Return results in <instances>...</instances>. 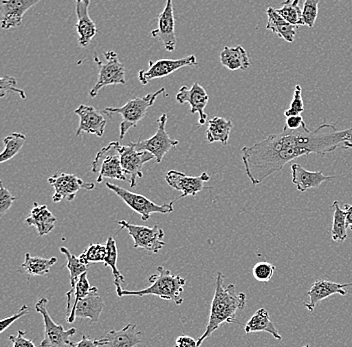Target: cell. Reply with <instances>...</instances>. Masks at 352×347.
Listing matches in <instances>:
<instances>
[{"label": "cell", "instance_id": "obj_1", "mask_svg": "<svg viewBox=\"0 0 352 347\" xmlns=\"http://www.w3.org/2000/svg\"><path fill=\"white\" fill-rule=\"evenodd\" d=\"M303 155L307 153L294 146L285 131L241 149L246 175L254 186L280 171L288 162Z\"/></svg>", "mask_w": 352, "mask_h": 347}, {"label": "cell", "instance_id": "obj_2", "mask_svg": "<svg viewBox=\"0 0 352 347\" xmlns=\"http://www.w3.org/2000/svg\"><path fill=\"white\" fill-rule=\"evenodd\" d=\"M246 307V294L237 293L234 284L224 287V276L217 272L215 291L211 302L208 324L204 335L198 338V346L224 324H239L236 313Z\"/></svg>", "mask_w": 352, "mask_h": 347}, {"label": "cell", "instance_id": "obj_3", "mask_svg": "<svg viewBox=\"0 0 352 347\" xmlns=\"http://www.w3.org/2000/svg\"><path fill=\"white\" fill-rule=\"evenodd\" d=\"M294 146L305 151L307 155L310 153L325 155L332 153L346 142H352V126L344 131H338L336 124H322L314 131H310L307 124L297 131L285 128Z\"/></svg>", "mask_w": 352, "mask_h": 347}, {"label": "cell", "instance_id": "obj_4", "mask_svg": "<svg viewBox=\"0 0 352 347\" xmlns=\"http://www.w3.org/2000/svg\"><path fill=\"white\" fill-rule=\"evenodd\" d=\"M151 287L142 291H125L123 289L121 293L122 296H143L153 295L165 300H170L175 304L182 305L184 298L182 294L186 287V280L179 276H173L170 270L164 269V267H157V273L149 276Z\"/></svg>", "mask_w": 352, "mask_h": 347}, {"label": "cell", "instance_id": "obj_5", "mask_svg": "<svg viewBox=\"0 0 352 347\" xmlns=\"http://www.w3.org/2000/svg\"><path fill=\"white\" fill-rule=\"evenodd\" d=\"M164 94L167 96L166 89L164 87L158 89L153 93L147 94L144 98H136L129 100L126 104L121 107H107L104 109L105 114L109 116L113 114H120L122 117V122L120 124V139L124 138L125 135L129 133V129L136 127L138 122L146 115L149 107H153L154 102L157 100L158 96Z\"/></svg>", "mask_w": 352, "mask_h": 347}, {"label": "cell", "instance_id": "obj_6", "mask_svg": "<svg viewBox=\"0 0 352 347\" xmlns=\"http://www.w3.org/2000/svg\"><path fill=\"white\" fill-rule=\"evenodd\" d=\"M107 188L116 193L120 199L125 202L127 206L131 208L134 212L138 213L142 216L143 221H147L151 219L153 213H160V214H168L175 210V201L168 202L164 204H156L153 201L143 197L142 194L131 192L116 184H112L111 182L105 183Z\"/></svg>", "mask_w": 352, "mask_h": 347}, {"label": "cell", "instance_id": "obj_7", "mask_svg": "<svg viewBox=\"0 0 352 347\" xmlns=\"http://www.w3.org/2000/svg\"><path fill=\"white\" fill-rule=\"evenodd\" d=\"M120 142H110L101 148L92 162L91 171L98 175L96 182L101 183L104 179L126 180V175L121 166L120 155L118 151Z\"/></svg>", "mask_w": 352, "mask_h": 347}, {"label": "cell", "instance_id": "obj_8", "mask_svg": "<svg viewBox=\"0 0 352 347\" xmlns=\"http://www.w3.org/2000/svg\"><path fill=\"white\" fill-rule=\"evenodd\" d=\"M107 61L102 63L98 58V54L94 56V61L98 65L99 76L98 82L90 90V98H94L98 96L99 91L109 85H125V68L120 63L118 56L113 50H109L104 54Z\"/></svg>", "mask_w": 352, "mask_h": 347}, {"label": "cell", "instance_id": "obj_9", "mask_svg": "<svg viewBox=\"0 0 352 347\" xmlns=\"http://www.w3.org/2000/svg\"><path fill=\"white\" fill-rule=\"evenodd\" d=\"M47 298H41L35 304V311L41 313L44 322V338L41 347H69L70 337L76 333V328L65 329L55 324L47 311Z\"/></svg>", "mask_w": 352, "mask_h": 347}, {"label": "cell", "instance_id": "obj_10", "mask_svg": "<svg viewBox=\"0 0 352 347\" xmlns=\"http://www.w3.org/2000/svg\"><path fill=\"white\" fill-rule=\"evenodd\" d=\"M121 230H126L133 239L134 248H142L146 251L158 254L165 247L164 232L158 225L153 227L132 224L126 221H118Z\"/></svg>", "mask_w": 352, "mask_h": 347}, {"label": "cell", "instance_id": "obj_11", "mask_svg": "<svg viewBox=\"0 0 352 347\" xmlns=\"http://www.w3.org/2000/svg\"><path fill=\"white\" fill-rule=\"evenodd\" d=\"M167 114L164 113L157 120L158 128L155 135L148 139L132 142V146L138 151H147L155 158L156 162L160 164L164 160V155L173 147L179 144V142L169 137L166 131Z\"/></svg>", "mask_w": 352, "mask_h": 347}, {"label": "cell", "instance_id": "obj_12", "mask_svg": "<svg viewBox=\"0 0 352 347\" xmlns=\"http://www.w3.org/2000/svg\"><path fill=\"white\" fill-rule=\"evenodd\" d=\"M48 183L54 188L52 197L54 202L63 201H72L76 199V193L80 190H94L96 184L85 182L76 175L70 173H55L47 179Z\"/></svg>", "mask_w": 352, "mask_h": 347}, {"label": "cell", "instance_id": "obj_13", "mask_svg": "<svg viewBox=\"0 0 352 347\" xmlns=\"http://www.w3.org/2000/svg\"><path fill=\"white\" fill-rule=\"evenodd\" d=\"M118 151L120 155L121 166L125 175L129 177L131 188H135L138 179L143 177V166L153 159L154 157L147 151L136 150L132 146V142L129 146H121L120 144Z\"/></svg>", "mask_w": 352, "mask_h": 347}, {"label": "cell", "instance_id": "obj_14", "mask_svg": "<svg viewBox=\"0 0 352 347\" xmlns=\"http://www.w3.org/2000/svg\"><path fill=\"white\" fill-rule=\"evenodd\" d=\"M197 65L195 56H188L180 59H160V60L149 61L148 70H140L138 78L143 85H147L151 80L170 76L173 72L186 67H195Z\"/></svg>", "mask_w": 352, "mask_h": 347}, {"label": "cell", "instance_id": "obj_15", "mask_svg": "<svg viewBox=\"0 0 352 347\" xmlns=\"http://www.w3.org/2000/svg\"><path fill=\"white\" fill-rule=\"evenodd\" d=\"M176 100L180 104L188 103L190 109L189 112L191 114L197 113L198 124L204 125L208 122V114L206 113V107L208 105L209 96L206 90L199 85V83H193L192 87H180L179 91L176 94Z\"/></svg>", "mask_w": 352, "mask_h": 347}, {"label": "cell", "instance_id": "obj_16", "mask_svg": "<svg viewBox=\"0 0 352 347\" xmlns=\"http://www.w3.org/2000/svg\"><path fill=\"white\" fill-rule=\"evenodd\" d=\"M210 179L206 172L201 173L199 177H187L184 172L177 170H170L165 175V181L173 190L182 191L179 199L184 197H195L198 192L204 190H208L204 183Z\"/></svg>", "mask_w": 352, "mask_h": 347}, {"label": "cell", "instance_id": "obj_17", "mask_svg": "<svg viewBox=\"0 0 352 347\" xmlns=\"http://www.w3.org/2000/svg\"><path fill=\"white\" fill-rule=\"evenodd\" d=\"M39 0H0L2 30H11L21 25L24 14Z\"/></svg>", "mask_w": 352, "mask_h": 347}, {"label": "cell", "instance_id": "obj_18", "mask_svg": "<svg viewBox=\"0 0 352 347\" xmlns=\"http://www.w3.org/2000/svg\"><path fill=\"white\" fill-rule=\"evenodd\" d=\"M155 38H160L167 52L175 49V17L173 2L168 0L165 4L164 12L158 15V27L151 32Z\"/></svg>", "mask_w": 352, "mask_h": 347}, {"label": "cell", "instance_id": "obj_19", "mask_svg": "<svg viewBox=\"0 0 352 347\" xmlns=\"http://www.w3.org/2000/svg\"><path fill=\"white\" fill-rule=\"evenodd\" d=\"M104 309V302L98 294V289L94 287L87 298L81 300L76 306H72L67 317L68 324H74L76 318H88L92 322H98L99 316Z\"/></svg>", "mask_w": 352, "mask_h": 347}, {"label": "cell", "instance_id": "obj_20", "mask_svg": "<svg viewBox=\"0 0 352 347\" xmlns=\"http://www.w3.org/2000/svg\"><path fill=\"white\" fill-rule=\"evenodd\" d=\"M74 113L79 116V126L76 131V136L82 133H89L101 137L104 133L107 120L104 116L94 107L81 104L76 109Z\"/></svg>", "mask_w": 352, "mask_h": 347}, {"label": "cell", "instance_id": "obj_21", "mask_svg": "<svg viewBox=\"0 0 352 347\" xmlns=\"http://www.w3.org/2000/svg\"><path fill=\"white\" fill-rule=\"evenodd\" d=\"M352 287V283H341L333 282V281L318 280L312 284L309 291L307 292L309 302H305V309L309 313H314L316 309V304L321 300L333 295V294H340V295H346V287Z\"/></svg>", "mask_w": 352, "mask_h": 347}, {"label": "cell", "instance_id": "obj_22", "mask_svg": "<svg viewBox=\"0 0 352 347\" xmlns=\"http://www.w3.org/2000/svg\"><path fill=\"white\" fill-rule=\"evenodd\" d=\"M89 0H78L76 2V28L78 34L79 45L82 47L89 45L91 39L98 34V27L89 16Z\"/></svg>", "mask_w": 352, "mask_h": 347}, {"label": "cell", "instance_id": "obj_23", "mask_svg": "<svg viewBox=\"0 0 352 347\" xmlns=\"http://www.w3.org/2000/svg\"><path fill=\"white\" fill-rule=\"evenodd\" d=\"M292 183L299 192H305L310 188H319L323 182L329 181L336 177H327L321 171H309L303 168L300 164L292 166Z\"/></svg>", "mask_w": 352, "mask_h": 347}, {"label": "cell", "instance_id": "obj_24", "mask_svg": "<svg viewBox=\"0 0 352 347\" xmlns=\"http://www.w3.org/2000/svg\"><path fill=\"white\" fill-rule=\"evenodd\" d=\"M104 338L102 347H135L142 342V333L136 331L135 324H129L120 331L112 328Z\"/></svg>", "mask_w": 352, "mask_h": 347}, {"label": "cell", "instance_id": "obj_25", "mask_svg": "<svg viewBox=\"0 0 352 347\" xmlns=\"http://www.w3.org/2000/svg\"><path fill=\"white\" fill-rule=\"evenodd\" d=\"M56 223V217L48 210L47 206L38 205L36 202L30 210L28 219L24 221L26 225L34 226L36 228L39 236L50 234L54 230Z\"/></svg>", "mask_w": 352, "mask_h": 347}, {"label": "cell", "instance_id": "obj_26", "mask_svg": "<svg viewBox=\"0 0 352 347\" xmlns=\"http://www.w3.org/2000/svg\"><path fill=\"white\" fill-rule=\"evenodd\" d=\"M61 254H65L66 258H67V263H66V269L69 270V276H70V289L69 291L66 292V311L67 313H70V311H72V295H74V291H76V287L77 282L79 281V278L82 274H85V272H87L88 267L87 265H83L81 262L80 259L77 258V256H74L72 252L68 250V248L65 247H60Z\"/></svg>", "mask_w": 352, "mask_h": 347}, {"label": "cell", "instance_id": "obj_27", "mask_svg": "<svg viewBox=\"0 0 352 347\" xmlns=\"http://www.w3.org/2000/svg\"><path fill=\"white\" fill-rule=\"evenodd\" d=\"M220 63L231 71L246 70L252 65L248 52L241 45L235 46V47H228V46L224 47L220 52Z\"/></svg>", "mask_w": 352, "mask_h": 347}, {"label": "cell", "instance_id": "obj_28", "mask_svg": "<svg viewBox=\"0 0 352 347\" xmlns=\"http://www.w3.org/2000/svg\"><path fill=\"white\" fill-rule=\"evenodd\" d=\"M266 15L268 17L266 30H272L274 34L278 35L280 38L285 39L286 43H292L296 38L297 26L292 25L285 21L280 15L277 13L274 8H270L266 10Z\"/></svg>", "mask_w": 352, "mask_h": 347}, {"label": "cell", "instance_id": "obj_29", "mask_svg": "<svg viewBox=\"0 0 352 347\" xmlns=\"http://www.w3.org/2000/svg\"><path fill=\"white\" fill-rule=\"evenodd\" d=\"M244 331L246 333H267L270 335L274 336L275 339L281 340L283 336L275 328L274 324L270 320V313L265 309H261L255 311L248 324L244 326Z\"/></svg>", "mask_w": 352, "mask_h": 347}, {"label": "cell", "instance_id": "obj_30", "mask_svg": "<svg viewBox=\"0 0 352 347\" xmlns=\"http://www.w3.org/2000/svg\"><path fill=\"white\" fill-rule=\"evenodd\" d=\"M232 128L233 122L230 120H226L219 116L211 118L208 120V127L206 131L208 142L209 144L220 142L223 146H228Z\"/></svg>", "mask_w": 352, "mask_h": 347}, {"label": "cell", "instance_id": "obj_31", "mask_svg": "<svg viewBox=\"0 0 352 347\" xmlns=\"http://www.w3.org/2000/svg\"><path fill=\"white\" fill-rule=\"evenodd\" d=\"M107 256L104 260V267H109L112 270V274L114 278V285L116 287V293L118 298H121L123 289L121 287V283H126L124 276L120 273V270L118 269V247H116V240L113 237L109 236L107 241Z\"/></svg>", "mask_w": 352, "mask_h": 347}, {"label": "cell", "instance_id": "obj_32", "mask_svg": "<svg viewBox=\"0 0 352 347\" xmlns=\"http://www.w3.org/2000/svg\"><path fill=\"white\" fill-rule=\"evenodd\" d=\"M57 258H35L30 254H25V260L22 263V269L28 276H43L50 273V269L56 265Z\"/></svg>", "mask_w": 352, "mask_h": 347}, {"label": "cell", "instance_id": "obj_33", "mask_svg": "<svg viewBox=\"0 0 352 347\" xmlns=\"http://www.w3.org/2000/svg\"><path fill=\"white\" fill-rule=\"evenodd\" d=\"M331 206L333 208V223L330 230L332 240L343 243L347 238L346 213L340 208L338 201H333Z\"/></svg>", "mask_w": 352, "mask_h": 347}, {"label": "cell", "instance_id": "obj_34", "mask_svg": "<svg viewBox=\"0 0 352 347\" xmlns=\"http://www.w3.org/2000/svg\"><path fill=\"white\" fill-rule=\"evenodd\" d=\"M299 3H300L299 0H292V1L288 0L283 2L280 8H275V10L285 21L298 27V26L305 25L302 21V10L299 8Z\"/></svg>", "mask_w": 352, "mask_h": 347}, {"label": "cell", "instance_id": "obj_35", "mask_svg": "<svg viewBox=\"0 0 352 347\" xmlns=\"http://www.w3.org/2000/svg\"><path fill=\"white\" fill-rule=\"evenodd\" d=\"M25 142L26 136L22 135V133H14L6 136L3 140L6 148H4L1 155H0V162L4 164V162L8 161V160L12 159L15 155H19Z\"/></svg>", "mask_w": 352, "mask_h": 347}, {"label": "cell", "instance_id": "obj_36", "mask_svg": "<svg viewBox=\"0 0 352 347\" xmlns=\"http://www.w3.org/2000/svg\"><path fill=\"white\" fill-rule=\"evenodd\" d=\"M107 256V245H90L85 248V251L78 256L83 265L88 263L104 262Z\"/></svg>", "mask_w": 352, "mask_h": 347}, {"label": "cell", "instance_id": "obj_37", "mask_svg": "<svg viewBox=\"0 0 352 347\" xmlns=\"http://www.w3.org/2000/svg\"><path fill=\"white\" fill-rule=\"evenodd\" d=\"M319 0H305L303 2L302 21L305 25L314 27L318 15Z\"/></svg>", "mask_w": 352, "mask_h": 347}, {"label": "cell", "instance_id": "obj_38", "mask_svg": "<svg viewBox=\"0 0 352 347\" xmlns=\"http://www.w3.org/2000/svg\"><path fill=\"white\" fill-rule=\"evenodd\" d=\"M276 267L270 262H258L253 267L252 274L255 280L261 282H268L274 276Z\"/></svg>", "mask_w": 352, "mask_h": 347}, {"label": "cell", "instance_id": "obj_39", "mask_svg": "<svg viewBox=\"0 0 352 347\" xmlns=\"http://www.w3.org/2000/svg\"><path fill=\"white\" fill-rule=\"evenodd\" d=\"M303 111H305V104L302 100V89L300 85H297L294 90V100L290 103L289 109L285 111V115L288 118L290 116L300 115L301 112Z\"/></svg>", "mask_w": 352, "mask_h": 347}, {"label": "cell", "instance_id": "obj_40", "mask_svg": "<svg viewBox=\"0 0 352 347\" xmlns=\"http://www.w3.org/2000/svg\"><path fill=\"white\" fill-rule=\"evenodd\" d=\"M16 92L21 96L22 100H25L26 94L23 90L17 89L16 79L12 76H3L1 78V85H0V98H4L8 92Z\"/></svg>", "mask_w": 352, "mask_h": 347}, {"label": "cell", "instance_id": "obj_41", "mask_svg": "<svg viewBox=\"0 0 352 347\" xmlns=\"http://www.w3.org/2000/svg\"><path fill=\"white\" fill-rule=\"evenodd\" d=\"M16 199V197L11 194L10 190L4 188L2 181H0V216H3L6 212L10 210Z\"/></svg>", "mask_w": 352, "mask_h": 347}, {"label": "cell", "instance_id": "obj_42", "mask_svg": "<svg viewBox=\"0 0 352 347\" xmlns=\"http://www.w3.org/2000/svg\"><path fill=\"white\" fill-rule=\"evenodd\" d=\"M25 335L26 331H19L16 335H10L8 339L12 344V347H37L34 342L32 340L28 339Z\"/></svg>", "mask_w": 352, "mask_h": 347}, {"label": "cell", "instance_id": "obj_43", "mask_svg": "<svg viewBox=\"0 0 352 347\" xmlns=\"http://www.w3.org/2000/svg\"><path fill=\"white\" fill-rule=\"evenodd\" d=\"M28 313V305L23 304L21 306V309L17 311L16 314L11 316V317L4 318L0 322V333H3L4 331L8 328L11 324H14L16 320H19V318L23 317L24 315Z\"/></svg>", "mask_w": 352, "mask_h": 347}, {"label": "cell", "instance_id": "obj_44", "mask_svg": "<svg viewBox=\"0 0 352 347\" xmlns=\"http://www.w3.org/2000/svg\"><path fill=\"white\" fill-rule=\"evenodd\" d=\"M104 342V337L100 338V339H94V338L83 335L81 340L77 342H72L69 347H102Z\"/></svg>", "mask_w": 352, "mask_h": 347}, {"label": "cell", "instance_id": "obj_45", "mask_svg": "<svg viewBox=\"0 0 352 347\" xmlns=\"http://www.w3.org/2000/svg\"><path fill=\"white\" fill-rule=\"evenodd\" d=\"M305 120H303L302 116L296 115L290 116L286 120L285 128L289 129V131H297V129L301 128L305 124Z\"/></svg>", "mask_w": 352, "mask_h": 347}, {"label": "cell", "instance_id": "obj_46", "mask_svg": "<svg viewBox=\"0 0 352 347\" xmlns=\"http://www.w3.org/2000/svg\"><path fill=\"white\" fill-rule=\"evenodd\" d=\"M175 347H200L195 338L188 335H180L176 338Z\"/></svg>", "mask_w": 352, "mask_h": 347}, {"label": "cell", "instance_id": "obj_47", "mask_svg": "<svg viewBox=\"0 0 352 347\" xmlns=\"http://www.w3.org/2000/svg\"><path fill=\"white\" fill-rule=\"evenodd\" d=\"M344 212L346 213L347 226L352 227V205L351 204H344Z\"/></svg>", "mask_w": 352, "mask_h": 347}, {"label": "cell", "instance_id": "obj_48", "mask_svg": "<svg viewBox=\"0 0 352 347\" xmlns=\"http://www.w3.org/2000/svg\"><path fill=\"white\" fill-rule=\"evenodd\" d=\"M343 149L351 148L352 149V142H346L344 146H342Z\"/></svg>", "mask_w": 352, "mask_h": 347}, {"label": "cell", "instance_id": "obj_49", "mask_svg": "<svg viewBox=\"0 0 352 347\" xmlns=\"http://www.w3.org/2000/svg\"><path fill=\"white\" fill-rule=\"evenodd\" d=\"M303 347H309V346H307H307H303Z\"/></svg>", "mask_w": 352, "mask_h": 347}, {"label": "cell", "instance_id": "obj_50", "mask_svg": "<svg viewBox=\"0 0 352 347\" xmlns=\"http://www.w3.org/2000/svg\"><path fill=\"white\" fill-rule=\"evenodd\" d=\"M351 230H352V227H351Z\"/></svg>", "mask_w": 352, "mask_h": 347}]
</instances>
